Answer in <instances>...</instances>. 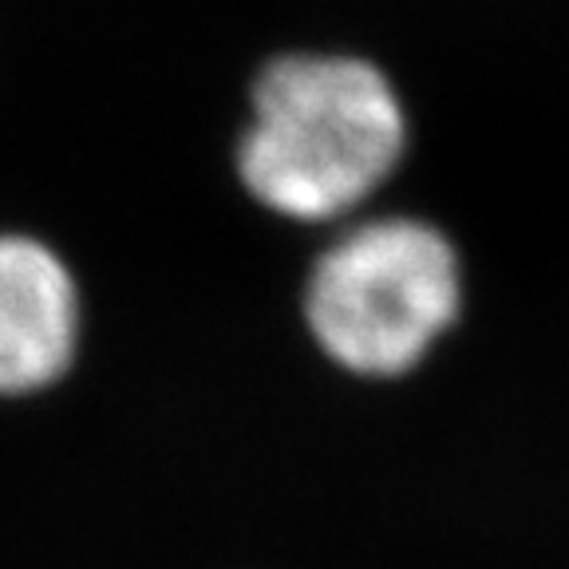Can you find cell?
<instances>
[{"instance_id": "1", "label": "cell", "mask_w": 569, "mask_h": 569, "mask_svg": "<svg viewBox=\"0 0 569 569\" xmlns=\"http://www.w3.org/2000/svg\"><path fill=\"white\" fill-rule=\"evenodd\" d=\"M408 151L403 103L356 56H277L249 96L238 139L241 187L293 222H332L365 206Z\"/></svg>"}, {"instance_id": "2", "label": "cell", "mask_w": 569, "mask_h": 569, "mask_svg": "<svg viewBox=\"0 0 569 569\" xmlns=\"http://www.w3.org/2000/svg\"><path fill=\"white\" fill-rule=\"evenodd\" d=\"M462 309V266L443 230L372 218L345 230L305 284V325L332 365L391 380L423 365Z\"/></svg>"}, {"instance_id": "3", "label": "cell", "mask_w": 569, "mask_h": 569, "mask_svg": "<svg viewBox=\"0 0 569 569\" xmlns=\"http://www.w3.org/2000/svg\"><path fill=\"white\" fill-rule=\"evenodd\" d=\"M80 348V289L60 253L0 233V396L52 388Z\"/></svg>"}]
</instances>
